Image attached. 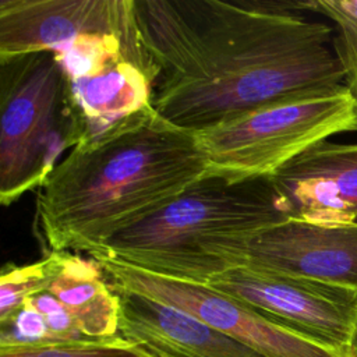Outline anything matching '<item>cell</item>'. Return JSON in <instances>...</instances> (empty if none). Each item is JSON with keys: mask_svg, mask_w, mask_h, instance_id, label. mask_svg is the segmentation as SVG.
Returning a JSON list of instances; mask_svg holds the SVG:
<instances>
[{"mask_svg": "<svg viewBox=\"0 0 357 357\" xmlns=\"http://www.w3.org/2000/svg\"><path fill=\"white\" fill-rule=\"evenodd\" d=\"M86 33L141 39L134 0L0 1V60L56 53Z\"/></svg>", "mask_w": 357, "mask_h": 357, "instance_id": "8", "label": "cell"}, {"mask_svg": "<svg viewBox=\"0 0 357 357\" xmlns=\"http://www.w3.org/2000/svg\"><path fill=\"white\" fill-rule=\"evenodd\" d=\"M303 11L319 13L335 21L340 31H357V0L300 1Z\"/></svg>", "mask_w": 357, "mask_h": 357, "instance_id": "18", "label": "cell"}, {"mask_svg": "<svg viewBox=\"0 0 357 357\" xmlns=\"http://www.w3.org/2000/svg\"><path fill=\"white\" fill-rule=\"evenodd\" d=\"M113 289L120 297L119 335L159 357H265L180 308Z\"/></svg>", "mask_w": 357, "mask_h": 357, "instance_id": "11", "label": "cell"}, {"mask_svg": "<svg viewBox=\"0 0 357 357\" xmlns=\"http://www.w3.org/2000/svg\"><path fill=\"white\" fill-rule=\"evenodd\" d=\"M78 144L67 84L54 53L0 60V202L40 188Z\"/></svg>", "mask_w": 357, "mask_h": 357, "instance_id": "4", "label": "cell"}, {"mask_svg": "<svg viewBox=\"0 0 357 357\" xmlns=\"http://www.w3.org/2000/svg\"><path fill=\"white\" fill-rule=\"evenodd\" d=\"M110 284L180 308L265 357H351L308 340L208 284L156 275L113 258H96Z\"/></svg>", "mask_w": 357, "mask_h": 357, "instance_id": "7", "label": "cell"}, {"mask_svg": "<svg viewBox=\"0 0 357 357\" xmlns=\"http://www.w3.org/2000/svg\"><path fill=\"white\" fill-rule=\"evenodd\" d=\"M289 220L271 177L206 174L152 216L106 241L102 252L156 275L208 284L245 266L251 241Z\"/></svg>", "mask_w": 357, "mask_h": 357, "instance_id": "3", "label": "cell"}, {"mask_svg": "<svg viewBox=\"0 0 357 357\" xmlns=\"http://www.w3.org/2000/svg\"><path fill=\"white\" fill-rule=\"evenodd\" d=\"M351 357H357V331H356V336L353 340V346H351V351H350Z\"/></svg>", "mask_w": 357, "mask_h": 357, "instance_id": "20", "label": "cell"}, {"mask_svg": "<svg viewBox=\"0 0 357 357\" xmlns=\"http://www.w3.org/2000/svg\"><path fill=\"white\" fill-rule=\"evenodd\" d=\"M289 219L357 222V144L319 141L271 176Z\"/></svg>", "mask_w": 357, "mask_h": 357, "instance_id": "10", "label": "cell"}, {"mask_svg": "<svg viewBox=\"0 0 357 357\" xmlns=\"http://www.w3.org/2000/svg\"><path fill=\"white\" fill-rule=\"evenodd\" d=\"M335 50L346 73V86L357 103V31H340Z\"/></svg>", "mask_w": 357, "mask_h": 357, "instance_id": "19", "label": "cell"}, {"mask_svg": "<svg viewBox=\"0 0 357 357\" xmlns=\"http://www.w3.org/2000/svg\"><path fill=\"white\" fill-rule=\"evenodd\" d=\"M247 266L357 290V222L328 226L289 219L251 241Z\"/></svg>", "mask_w": 357, "mask_h": 357, "instance_id": "9", "label": "cell"}, {"mask_svg": "<svg viewBox=\"0 0 357 357\" xmlns=\"http://www.w3.org/2000/svg\"><path fill=\"white\" fill-rule=\"evenodd\" d=\"M0 347L50 344L52 337L42 312L29 300L0 322Z\"/></svg>", "mask_w": 357, "mask_h": 357, "instance_id": "16", "label": "cell"}, {"mask_svg": "<svg viewBox=\"0 0 357 357\" xmlns=\"http://www.w3.org/2000/svg\"><path fill=\"white\" fill-rule=\"evenodd\" d=\"M156 78V70L128 57L109 63L92 77L66 78L78 138L77 146L99 138L124 120L152 109Z\"/></svg>", "mask_w": 357, "mask_h": 357, "instance_id": "12", "label": "cell"}, {"mask_svg": "<svg viewBox=\"0 0 357 357\" xmlns=\"http://www.w3.org/2000/svg\"><path fill=\"white\" fill-rule=\"evenodd\" d=\"M103 273L96 259L61 251L60 269L47 290L66 307L78 331L88 339L119 335L120 297Z\"/></svg>", "mask_w": 357, "mask_h": 357, "instance_id": "13", "label": "cell"}, {"mask_svg": "<svg viewBox=\"0 0 357 357\" xmlns=\"http://www.w3.org/2000/svg\"><path fill=\"white\" fill-rule=\"evenodd\" d=\"M357 131L350 91L272 103L194 134L206 174L233 180L271 177L311 145Z\"/></svg>", "mask_w": 357, "mask_h": 357, "instance_id": "5", "label": "cell"}, {"mask_svg": "<svg viewBox=\"0 0 357 357\" xmlns=\"http://www.w3.org/2000/svg\"><path fill=\"white\" fill-rule=\"evenodd\" d=\"M208 286L308 340L342 353L351 351L357 290L247 265L218 275Z\"/></svg>", "mask_w": 357, "mask_h": 357, "instance_id": "6", "label": "cell"}, {"mask_svg": "<svg viewBox=\"0 0 357 357\" xmlns=\"http://www.w3.org/2000/svg\"><path fill=\"white\" fill-rule=\"evenodd\" d=\"M300 11V1L134 0L159 71L156 114L197 134L272 103L349 91L328 47L332 28Z\"/></svg>", "mask_w": 357, "mask_h": 357, "instance_id": "1", "label": "cell"}, {"mask_svg": "<svg viewBox=\"0 0 357 357\" xmlns=\"http://www.w3.org/2000/svg\"><path fill=\"white\" fill-rule=\"evenodd\" d=\"M26 300H29L45 317L53 343L88 339L78 331L66 307L50 291L46 290Z\"/></svg>", "mask_w": 357, "mask_h": 357, "instance_id": "17", "label": "cell"}, {"mask_svg": "<svg viewBox=\"0 0 357 357\" xmlns=\"http://www.w3.org/2000/svg\"><path fill=\"white\" fill-rule=\"evenodd\" d=\"M206 176L192 132L152 109L73 148L36 198V234L47 252L98 257L106 241L152 216Z\"/></svg>", "mask_w": 357, "mask_h": 357, "instance_id": "2", "label": "cell"}, {"mask_svg": "<svg viewBox=\"0 0 357 357\" xmlns=\"http://www.w3.org/2000/svg\"><path fill=\"white\" fill-rule=\"evenodd\" d=\"M0 357H159L139 343L117 335L40 346L0 347Z\"/></svg>", "mask_w": 357, "mask_h": 357, "instance_id": "15", "label": "cell"}, {"mask_svg": "<svg viewBox=\"0 0 357 357\" xmlns=\"http://www.w3.org/2000/svg\"><path fill=\"white\" fill-rule=\"evenodd\" d=\"M60 264L61 251H53L32 264L4 266L0 275V322L13 315L26 298L49 290Z\"/></svg>", "mask_w": 357, "mask_h": 357, "instance_id": "14", "label": "cell"}]
</instances>
